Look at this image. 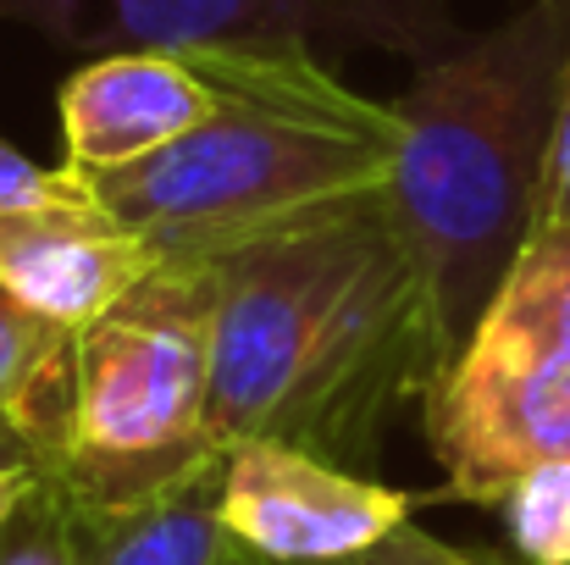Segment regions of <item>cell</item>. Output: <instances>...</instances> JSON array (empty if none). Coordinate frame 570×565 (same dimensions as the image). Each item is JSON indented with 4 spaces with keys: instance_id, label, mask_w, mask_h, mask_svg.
Here are the masks:
<instances>
[{
    "instance_id": "cell-9",
    "label": "cell",
    "mask_w": 570,
    "mask_h": 565,
    "mask_svg": "<svg viewBox=\"0 0 570 565\" xmlns=\"http://www.w3.org/2000/svg\"><path fill=\"white\" fill-rule=\"evenodd\" d=\"M156 266V244L106 216L95 199L0 216V289L67 333L117 311Z\"/></svg>"
},
{
    "instance_id": "cell-20",
    "label": "cell",
    "mask_w": 570,
    "mask_h": 565,
    "mask_svg": "<svg viewBox=\"0 0 570 565\" xmlns=\"http://www.w3.org/2000/svg\"><path fill=\"white\" fill-rule=\"evenodd\" d=\"M222 565H266L261 561V555H249V549H238V544H233V555H227V561Z\"/></svg>"
},
{
    "instance_id": "cell-4",
    "label": "cell",
    "mask_w": 570,
    "mask_h": 565,
    "mask_svg": "<svg viewBox=\"0 0 570 565\" xmlns=\"http://www.w3.org/2000/svg\"><path fill=\"white\" fill-rule=\"evenodd\" d=\"M210 272L161 261L117 311L72 339L67 438L45 466L89 510H134L216 466Z\"/></svg>"
},
{
    "instance_id": "cell-15",
    "label": "cell",
    "mask_w": 570,
    "mask_h": 565,
    "mask_svg": "<svg viewBox=\"0 0 570 565\" xmlns=\"http://www.w3.org/2000/svg\"><path fill=\"white\" fill-rule=\"evenodd\" d=\"M532 227H570V61H566V78H560V106H554L549 150H543Z\"/></svg>"
},
{
    "instance_id": "cell-8",
    "label": "cell",
    "mask_w": 570,
    "mask_h": 565,
    "mask_svg": "<svg viewBox=\"0 0 570 565\" xmlns=\"http://www.w3.org/2000/svg\"><path fill=\"white\" fill-rule=\"evenodd\" d=\"M222 111L216 78L189 50H106L61 84L72 173H117L173 150Z\"/></svg>"
},
{
    "instance_id": "cell-11",
    "label": "cell",
    "mask_w": 570,
    "mask_h": 565,
    "mask_svg": "<svg viewBox=\"0 0 570 565\" xmlns=\"http://www.w3.org/2000/svg\"><path fill=\"white\" fill-rule=\"evenodd\" d=\"M72 339L67 328L33 316L22 300L0 289V421H11L39 471L56 460L67 438V405H72Z\"/></svg>"
},
{
    "instance_id": "cell-17",
    "label": "cell",
    "mask_w": 570,
    "mask_h": 565,
    "mask_svg": "<svg viewBox=\"0 0 570 565\" xmlns=\"http://www.w3.org/2000/svg\"><path fill=\"white\" fill-rule=\"evenodd\" d=\"M350 565H499V561H482L471 549H454V544L421 533L415 522H404L399 533H387L377 549H366L361 561H350Z\"/></svg>"
},
{
    "instance_id": "cell-10",
    "label": "cell",
    "mask_w": 570,
    "mask_h": 565,
    "mask_svg": "<svg viewBox=\"0 0 570 565\" xmlns=\"http://www.w3.org/2000/svg\"><path fill=\"white\" fill-rule=\"evenodd\" d=\"M216 499H222V460L134 510H95L89 565H222L233 555V538L222 527Z\"/></svg>"
},
{
    "instance_id": "cell-13",
    "label": "cell",
    "mask_w": 570,
    "mask_h": 565,
    "mask_svg": "<svg viewBox=\"0 0 570 565\" xmlns=\"http://www.w3.org/2000/svg\"><path fill=\"white\" fill-rule=\"evenodd\" d=\"M504 527L532 565H570V460L527 471L504 499Z\"/></svg>"
},
{
    "instance_id": "cell-18",
    "label": "cell",
    "mask_w": 570,
    "mask_h": 565,
    "mask_svg": "<svg viewBox=\"0 0 570 565\" xmlns=\"http://www.w3.org/2000/svg\"><path fill=\"white\" fill-rule=\"evenodd\" d=\"M28 466H39L33 449H28V438L11 421H0V471H28Z\"/></svg>"
},
{
    "instance_id": "cell-3",
    "label": "cell",
    "mask_w": 570,
    "mask_h": 565,
    "mask_svg": "<svg viewBox=\"0 0 570 565\" xmlns=\"http://www.w3.org/2000/svg\"><path fill=\"white\" fill-rule=\"evenodd\" d=\"M222 111L173 150L78 173L95 205L161 261H210L272 227L382 194L399 156L393 106L350 89L299 45H194Z\"/></svg>"
},
{
    "instance_id": "cell-12",
    "label": "cell",
    "mask_w": 570,
    "mask_h": 565,
    "mask_svg": "<svg viewBox=\"0 0 570 565\" xmlns=\"http://www.w3.org/2000/svg\"><path fill=\"white\" fill-rule=\"evenodd\" d=\"M95 561V510L78 505L61 483L39 471L28 499L0 522V565H89Z\"/></svg>"
},
{
    "instance_id": "cell-1",
    "label": "cell",
    "mask_w": 570,
    "mask_h": 565,
    "mask_svg": "<svg viewBox=\"0 0 570 565\" xmlns=\"http://www.w3.org/2000/svg\"><path fill=\"white\" fill-rule=\"evenodd\" d=\"M210 444H294L372 466L404 399L449 372L426 277L387 188L210 261Z\"/></svg>"
},
{
    "instance_id": "cell-16",
    "label": "cell",
    "mask_w": 570,
    "mask_h": 565,
    "mask_svg": "<svg viewBox=\"0 0 570 565\" xmlns=\"http://www.w3.org/2000/svg\"><path fill=\"white\" fill-rule=\"evenodd\" d=\"M100 11H106V0H0V22L39 28L56 45H83V33Z\"/></svg>"
},
{
    "instance_id": "cell-5",
    "label": "cell",
    "mask_w": 570,
    "mask_h": 565,
    "mask_svg": "<svg viewBox=\"0 0 570 565\" xmlns=\"http://www.w3.org/2000/svg\"><path fill=\"white\" fill-rule=\"evenodd\" d=\"M443 494L499 505L570 460V227H532L449 372L421 399Z\"/></svg>"
},
{
    "instance_id": "cell-19",
    "label": "cell",
    "mask_w": 570,
    "mask_h": 565,
    "mask_svg": "<svg viewBox=\"0 0 570 565\" xmlns=\"http://www.w3.org/2000/svg\"><path fill=\"white\" fill-rule=\"evenodd\" d=\"M39 483V466H28V471H0V522L28 499V488Z\"/></svg>"
},
{
    "instance_id": "cell-2",
    "label": "cell",
    "mask_w": 570,
    "mask_h": 565,
    "mask_svg": "<svg viewBox=\"0 0 570 565\" xmlns=\"http://www.w3.org/2000/svg\"><path fill=\"white\" fill-rule=\"evenodd\" d=\"M566 61L570 0H527L499 28L415 61L387 100L399 117L387 211L426 277L449 361L532 233Z\"/></svg>"
},
{
    "instance_id": "cell-14",
    "label": "cell",
    "mask_w": 570,
    "mask_h": 565,
    "mask_svg": "<svg viewBox=\"0 0 570 565\" xmlns=\"http://www.w3.org/2000/svg\"><path fill=\"white\" fill-rule=\"evenodd\" d=\"M95 194L72 167H39L22 150H11L0 139V216H22V211H67V205H89Z\"/></svg>"
},
{
    "instance_id": "cell-7",
    "label": "cell",
    "mask_w": 570,
    "mask_h": 565,
    "mask_svg": "<svg viewBox=\"0 0 570 565\" xmlns=\"http://www.w3.org/2000/svg\"><path fill=\"white\" fill-rule=\"evenodd\" d=\"M222 527L266 565H350L399 533L410 494L294 444H233L222 455Z\"/></svg>"
},
{
    "instance_id": "cell-6",
    "label": "cell",
    "mask_w": 570,
    "mask_h": 565,
    "mask_svg": "<svg viewBox=\"0 0 570 565\" xmlns=\"http://www.w3.org/2000/svg\"><path fill=\"white\" fill-rule=\"evenodd\" d=\"M454 39V0H106L83 33L89 50L299 45L322 61L333 50L426 61Z\"/></svg>"
}]
</instances>
